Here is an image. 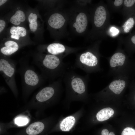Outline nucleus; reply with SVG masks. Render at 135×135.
<instances>
[{"mask_svg":"<svg viewBox=\"0 0 135 135\" xmlns=\"http://www.w3.org/2000/svg\"><path fill=\"white\" fill-rule=\"evenodd\" d=\"M126 82L122 80H115L110 84L109 88L115 94H120L125 87Z\"/></svg>","mask_w":135,"mask_h":135,"instance_id":"nucleus-14","label":"nucleus"},{"mask_svg":"<svg viewBox=\"0 0 135 135\" xmlns=\"http://www.w3.org/2000/svg\"><path fill=\"white\" fill-rule=\"evenodd\" d=\"M110 30L112 35L113 36L117 35L119 32L118 29L114 27H111L110 29Z\"/></svg>","mask_w":135,"mask_h":135,"instance_id":"nucleus-23","label":"nucleus"},{"mask_svg":"<svg viewBox=\"0 0 135 135\" xmlns=\"http://www.w3.org/2000/svg\"><path fill=\"white\" fill-rule=\"evenodd\" d=\"M5 46L0 49L1 52L6 56L10 55L16 52L18 49L19 46L18 44L12 41H8L4 43Z\"/></svg>","mask_w":135,"mask_h":135,"instance_id":"nucleus-8","label":"nucleus"},{"mask_svg":"<svg viewBox=\"0 0 135 135\" xmlns=\"http://www.w3.org/2000/svg\"><path fill=\"white\" fill-rule=\"evenodd\" d=\"M69 15L68 10L59 9L58 12L53 13L50 16L48 24L53 29L56 30L58 38L62 39L67 37L69 33L67 31Z\"/></svg>","mask_w":135,"mask_h":135,"instance_id":"nucleus-3","label":"nucleus"},{"mask_svg":"<svg viewBox=\"0 0 135 135\" xmlns=\"http://www.w3.org/2000/svg\"><path fill=\"white\" fill-rule=\"evenodd\" d=\"M75 119L73 116H68L64 119L60 124V130L63 131H69L74 126Z\"/></svg>","mask_w":135,"mask_h":135,"instance_id":"nucleus-12","label":"nucleus"},{"mask_svg":"<svg viewBox=\"0 0 135 135\" xmlns=\"http://www.w3.org/2000/svg\"><path fill=\"white\" fill-rule=\"evenodd\" d=\"M37 16L36 14L30 13L28 17V20L30 24H33L37 22Z\"/></svg>","mask_w":135,"mask_h":135,"instance_id":"nucleus-20","label":"nucleus"},{"mask_svg":"<svg viewBox=\"0 0 135 135\" xmlns=\"http://www.w3.org/2000/svg\"><path fill=\"white\" fill-rule=\"evenodd\" d=\"M106 13L104 8L102 6L98 7L95 11L93 18L94 25L96 28L101 27L106 20Z\"/></svg>","mask_w":135,"mask_h":135,"instance_id":"nucleus-6","label":"nucleus"},{"mask_svg":"<svg viewBox=\"0 0 135 135\" xmlns=\"http://www.w3.org/2000/svg\"><path fill=\"white\" fill-rule=\"evenodd\" d=\"M131 40L132 42L135 45V35L132 37Z\"/></svg>","mask_w":135,"mask_h":135,"instance_id":"nucleus-29","label":"nucleus"},{"mask_svg":"<svg viewBox=\"0 0 135 135\" xmlns=\"http://www.w3.org/2000/svg\"><path fill=\"white\" fill-rule=\"evenodd\" d=\"M29 122V120L26 117L19 116L16 118L15 119V123L19 126H22L27 124Z\"/></svg>","mask_w":135,"mask_h":135,"instance_id":"nucleus-18","label":"nucleus"},{"mask_svg":"<svg viewBox=\"0 0 135 135\" xmlns=\"http://www.w3.org/2000/svg\"><path fill=\"white\" fill-rule=\"evenodd\" d=\"M108 135H115L114 133L113 132H109Z\"/></svg>","mask_w":135,"mask_h":135,"instance_id":"nucleus-30","label":"nucleus"},{"mask_svg":"<svg viewBox=\"0 0 135 135\" xmlns=\"http://www.w3.org/2000/svg\"><path fill=\"white\" fill-rule=\"evenodd\" d=\"M7 1V0H0V6H1Z\"/></svg>","mask_w":135,"mask_h":135,"instance_id":"nucleus-28","label":"nucleus"},{"mask_svg":"<svg viewBox=\"0 0 135 135\" xmlns=\"http://www.w3.org/2000/svg\"><path fill=\"white\" fill-rule=\"evenodd\" d=\"M29 26L30 30L32 32H34L37 29L38 27V23L37 22L33 24H29Z\"/></svg>","mask_w":135,"mask_h":135,"instance_id":"nucleus-22","label":"nucleus"},{"mask_svg":"<svg viewBox=\"0 0 135 135\" xmlns=\"http://www.w3.org/2000/svg\"><path fill=\"white\" fill-rule=\"evenodd\" d=\"M121 135H135V129L130 127H126L123 130Z\"/></svg>","mask_w":135,"mask_h":135,"instance_id":"nucleus-19","label":"nucleus"},{"mask_svg":"<svg viewBox=\"0 0 135 135\" xmlns=\"http://www.w3.org/2000/svg\"><path fill=\"white\" fill-rule=\"evenodd\" d=\"M20 36L17 35H11L10 37L12 38H14L17 40H18L19 39Z\"/></svg>","mask_w":135,"mask_h":135,"instance_id":"nucleus-27","label":"nucleus"},{"mask_svg":"<svg viewBox=\"0 0 135 135\" xmlns=\"http://www.w3.org/2000/svg\"><path fill=\"white\" fill-rule=\"evenodd\" d=\"M123 0H116L114 2V5L116 6H118L121 5L122 4Z\"/></svg>","mask_w":135,"mask_h":135,"instance_id":"nucleus-25","label":"nucleus"},{"mask_svg":"<svg viewBox=\"0 0 135 135\" xmlns=\"http://www.w3.org/2000/svg\"><path fill=\"white\" fill-rule=\"evenodd\" d=\"M114 113V111L112 108L109 107L105 108L97 113L96 117L98 121H103L108 119Z\"/></svg>","mask_w":135,"mask_h":135,"instance_id":"nucleus-13","label":"nucleus"},{"mask_svg":"<svg viewBox=\"0 0 135 135\" xmlns=\"http://www.w3.org/2000/svg\"><path fill=\"white\" fill-rule=\"evenodd\" d=\"M109 133L108 130L106 129H104L101 132L102 135H108Z\"/></svg>","mask_w":135,"mask_h":135,"instance_id":"nucleus-26","label":"nucleus"},{"mask_svg":"<svg viewBox=\"0 0 135 135\" xmlns=\"http://www.w3.org/2000/svg\"><path fill=\"white\" fill-rule=\"evenodd\" d=\"M98 63L96 55L90 51H86L76 55L74 64L71 68L74 70L78 68L86 72L89 68L96 66Z\"/></svg>","mask_w":135,"mask_h":135,"instance_id":"nucleus-4","label":"nucleus"},{"mask_svg":"<svg viewBox=\"0 0 135 135\" xmlns=\"http://www.w3.org/2000/svg\"><path fill=\"white\" fill-rule=\"evenodd\" d=\"M10 32L11 35H18L20 36L24 37L26 34V31L25 28L23 27L13 26L11 28Z\"/></svg>","mask_w":135,"mask_h":135,"instance_id":"nucleus-16","label":"nucleus"},{"mask_svg":"<svg viewBox=\"0 0 135 135\" xmlns=\"http://www.w3.org/2000/svg\"><path fill=\"white\" fill-rule=\"evenodd\" d=\"M44 128V124L37 122L30 124L26 129V133L29 135H36L41 132Z\"/></svg>","mask_w":135,"mask_h":135,"instance_id":"nucleus-10","label":"nucleus"},{"mask_svg":"<svg viewBox=\"0 0 135 135\" xmlns=\"http://www.w3.org/2000/svg\"><path fill=\"white\" fill-rule=\"evenodd\" d=\"M68 25L75 35L82 36L85 32L88 23V17L84 6L75 4L68 9Z\"/></svg>","mask_w":135,"mask_h":135,"instance_id":"nucleus-1","label":"nucleus"},{"mask_svg":"<svg viewBox=\"0 0 135 135\" xmlns=\"http://www.w3.org/2000/svg\"><path fill=\"white\" fill-rule=\"evenodd\" d=\"M64 58L50 54H46L42 62L46 74L49 78L62 77L70 68V63L63 61Z\"/></svg>","mask_w":135,"mask_h":135,"instance_id":"nucleus-2","label":"nucleus"},{"mask_svg":"<svg viewBox=\"0 0 135 135\" xmlns=\"http://www.w3.org/2000/svg\"><path fill=\"white\" fill-rule=\"evenodd\" d=\"M0 71H2L7 76L11 77L14 75L15 69L12 66L8 61L4 59H1L0 60Z\"/></svg>","mask_w":135,"mask_h":135,"instance_id":"nucleus-11","label":"nucleus"},{"mask_svg":"<svg viewBox=\"0 0 135 135\" xmlns=\"http://www.w3.org/2000/svg\"><path fill=\"white\" fill-rule=\"evenodd\" d=\"M6 23L5 22L2 20H0V32L4 30L5 27Z\"/></svg>","mask_w":135,"mask_h":135,"instance_id":"nucleus-24","label":"nucleus"},{"mask_svg":"<svg viewBox=\"0 0 135 135\" xmlns=\"http://www.w3.org/2000/svg\"><path fill=\"white\" fill-rule=\"evenodd\" d=\"M54 92L53 88L51 86L46 87L43 88L38 93L36 98L39 102H45L51 98Z\"/></svg>","mask_w":135,"mask_h":135,"instance_id":"nucleus-7","label":"nucleus"},{"mask_svg":"<svg viewBox=\"0 0 135 135\" xmlns=\"http://www.w3.org/2000/svg\"><path fill=\"white\" fill-rule=\"evenodd\" d=\"M24 79L26 83L31 86L37 85L39 82V78L37 74L33 70H28L25 72Z\"/></svg>","mask_w":135,"mask_h":135,"instance_id":"nucleus-9","label":"nucleus"},{"mask_svg":"<svg viewBox=\"0 0 135 135\" xmlns=\"http://www.w3.org/2000/svg\"><path fill=\"white\" fill-rule=\"evenodd\" d=\"M134 24V18L132 17L129 18L122 26L124 32L126 33L128 32L130 29L133 27Z\"/></svg>","mask_w":135,"mask_h":135,"instance_id":"nucleus-17","label":"nucleus"},{"mask_svg":"<svg viewBox=\"0 0 135 135\" xmlns=\"http://www.w3.org/2000/svg\"><path fill=\"white\" fill-rule=\"evenodd\" d=\"M82 49V47H70L58 42L50 44L46 48L47 50L50 54L64 58L68 55L76 53Z\"/></svg>","mask_w":135,"mask_h":135,"instance_id":"nucleus-5","label":"nucleus"},{"mask_svg":"<svg viewBox=\"0 0 135 135\" xmlns=\"http://www.w3.org/2000/svg\"><path fill=\"white\" fill-rule=\"evenodd\" d=\"M135 2V0H125L124 4L126 7H130L132 6Z\"/></svg>","mask_w":135,"mask_h":135,"instance_id":"nucleus-21","label":"nucleus"},{"mask_svg":"<svg viewBox=\"0 0 135 135\" xmlns=\"http://www.w3.org/2000/svg\"><path fill=\"white\" fill-rule=\"evenodd\" d=\"M25 19L26 16L24 12L21 10H18L11 17L10 21L13 24L18 25L21 22L24 21Z\"/></svg>","mask_w":135,"mask_h":135,"instance_id":"nucleus-15","label":"nucleus"}]
</instances>
